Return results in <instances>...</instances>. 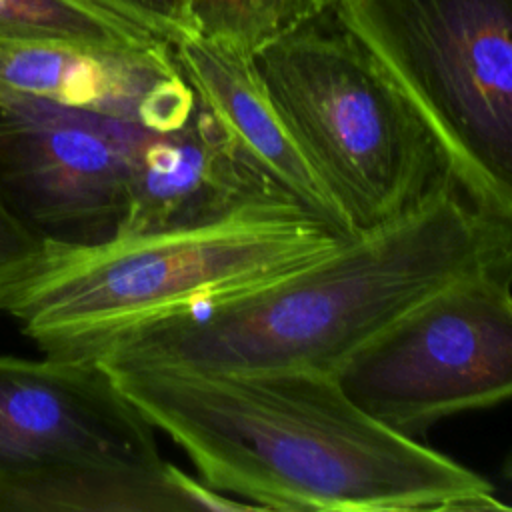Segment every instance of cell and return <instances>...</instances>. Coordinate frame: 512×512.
<instances>
[{
    "mask_svg": "<svg viewBox=\"0 0 512 512\" xmlns=\"http://www.w3.org/2000/svg\"><path fill=\"white\" fill-rule=\"evenodd\" d=\"M104 370L204 486L250 508L510 510L482 474L362 412L332 374Z\"/></svg>",
    "mask_w": 512,
    "mask_h": 512,
    "instance_id": "1",
    "label": "cell"
},
{
    "mask_svg": "<svg viewBox=\"0 0 512 512\" xmlns=\"http://www.w3.org/2000/svg\"><path fill=\"white\" fill-rule=\"evenodd\" d=\"M502 266H512V220L478 208L446 178L400 218L350 236L300 272L126 332L90 364L334 376L430 294Z\"/></svg>",
    "mask_w": 512,
    "mask_h": 512,
    "instance_id": "2",
    "label": "cell"
},
{
    "mask_svg": "<svg viewBox=\"0 0 512 512\" xmlns=\"http://www.w3.org/2000/svg\"><path fill=\"white\" fill-rule=\"evenodd\" d=\"M348 238L288 194L196 226L98 242L46 238L38 256L0 284V310L46 356L90 362L126 332L260 290Z\"/></svg>",
    "mask_w": 512,
    "mask_h": 512,
    "instance_id": "3",
    "label": "cell"
},
{
    "mask_svg": "<svg viewBox=\"0 0 512 512\" xmlns=\"http://www.w3.org/2000/svg\"><path fill=\"white\" fill-rule=\"evenodd\" d=\"M252 64L350 236L452 178L420 112L332 10L264 44Z\"/></svg>",
    "mask_w": 512,
    "mask_h": 512,
    "instance_id": "4",
    "label": "cell"
},
{
    "mask_svg": "<svg viewBox=\"0 0 512 512\" xmlns=\"http://www.w3.org/2000/svg\"><path fill=\"white\" fill-rule=\"evenodd\" d=\"M432 130L450 176L512 220V0H334Z\"/></svg>",
    "mask_w": 512,
    "mask_h": 512,
    "instance_id": "5",
    "label": "cell"
},
{
    "mask_svg": "<svg viewBox=\"0 0 512 512\" xmlns=\"http://www.w3.org/2000/svg\"><path fill=\"white\" fill-rule=\"evenodd\" d=\"M512 266L430 294L334 372L344 394L392 432L422 440L440 420L512 392Z\"/></svg>",
    "mask_w": 512,
    "mask_h": 512,
    "instance_id": "6",
    "label": "cell"
},
{
    "mask_svg": "<svg viewBox=\"0 0 512 512\" xmlns=\"http://www.w3.org/2000/svg\"><path fill=\"white\" fill-rule=\"evenodd\" d=\"M150 134L134 120L0 84V194L44 238H110Z\"/></svg>",
    "mask_w": 512,
    "mask_h": 512,
    "instance_id": "7",
    "label": "cell"
},
{
    "mask_svg": "<svg viewBox=\"0 0 512 512\" xmlns=\"http://www.w3.org/2000/svg\"><path fill=\"white\" fill-rule=\"evenodd\" d=\"M154 430L98 364L0 356V476L158 468Z\"/></svg>",
    "mask_w": 512,
    "mask_h": 512,
    "instance_id": "8",
    "label": "cell"
},
{
    "mask_svg": "<svg viewBox=\"0 0 512 512\" xmlns=\"http://www.w3.org/2000/svg\"><path fill=\"white\" fill-rule=\"evenodd\" d=\"M270 194L286 192L246 158L196 100V110L180 128L152 132L138 150L114 234L212 222Z\"/></svg>",
    "mask_w": 512,
    "mask_h": 512,
    "instance_id": "9",
    "label": "cell"
},
{
    "mask_svg": "<svg viewBox=\"0 0 512 512\" xmlns=\"http://www.w3.org/2000/svg\"><path fill=\"white\" fill-rule=\"evenodd\" d=\"M0 84L134 120L152 132L176 130L196 110V96L172 48L110 52L52 42H0Z\"/></svg>",
    "mask_w": 512,
    "mask_h": 512,
    "instance_id": "10",
    "label": "cell"
},
{
    "mask_svg": "<svg viewBox=\"0 0 512 512\" xmlns=\"http://www.w3.org/2000/svg\"><path fill=\"white\" fill-rule=\"evenodd\" d=\"M172 54L196 100L246 158L298 204L350 236L330 194L270 102L252 56L200 34L176 42Z\"/></svg>",
    "mask_w": 512,
    "mask_h": 512,
    "instance_id": "11",
    "label": "cell"
},
{
    "mask_svg": "<svg viewBox=\"0 0 512 512\" xmlns=\"http://www.w3.org/2000/svg\"><path fill=\"white\" fill-rule=\"evenodd\" d=\"M252 510L172 464L158 468L76 466L0 476V512H178Z\"/></svg>",
    "mask_w": 512,
    "mask_h": 512,
    "instance_id": "12",
    "label": "cell"
},
{
    "mask_svg": "<svg viewBox=\"0 0 512 512\" xmlns=\"http://www.w3.org/2000/svg\"><path fill=\"white\" fill-rule=\"evenodd\" d=\"M0 42H52L110 52L170 48L138 38L68 0H0Z\"/></svg>",
    "mask_w": 512,
    "mask_h": 512,
    "instance_id": "13",
    "label": "cell"
},
{
    "mask_svg": "<svg viewBox=\"0 0 512 512\" xmlns=\"http://www.w3.org/2000/svg\"><path fill=\"white\" fill-rule=\"evenodd\" d=\"M334 0H190L194 34L254 54L270 40L310 22Z\"/></svg>",
    "mask_w": 512,
    "mask_h": 512,
    "instance_id": "14",
    "label": "cell"
},
{
    "mask_svg": "<svg viewBox=\"0 0 512 512\" xmlns=\"http://www.w3.org/2000/svg\"><path fill=\"white\" fill-rule=\"evenodd\" d=\"M82 10L150 42L174 46L194 34L190 0H68Z\"/></svg>",
    "mask_w": 512,
    "mask_h": 512,
    "instance_id": "15",
    "label": "cell"
},
{
    "mask_svg": "<svg viewBox=\"0 0 512 512\" xmlns=\"http://www.w3.org/2000/svg\"><path fill=\"white\" fill-rule=\"evenodd\" d=\"M44 240L0 194V284L28 266L42 250Z\"/></svg>",
    "mask_w": 512,
    "mask_h": 512,
    "instance_id": "16",
    "label": "cell"
}]
</instances>
